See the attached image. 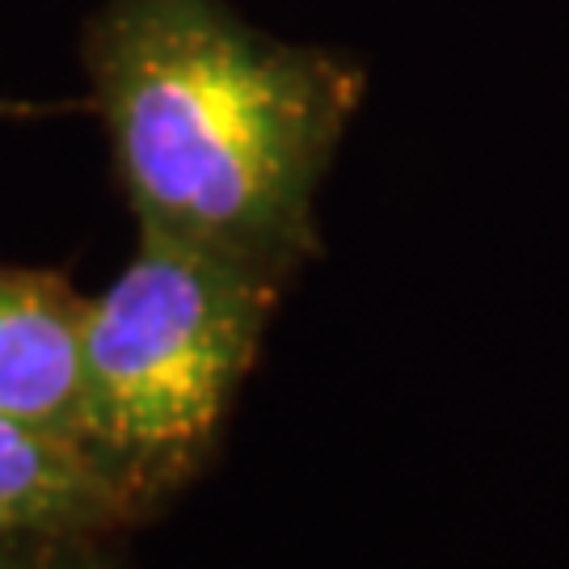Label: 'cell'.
I'll return each instance as SVG.
<instances>
[{
    "instance_id": "1",
    "label": "cell",
    "mask_w": 569,
    "mask_h": 569,
    "mask_svg": "<svg viewBox=\"0 0 569 569\" xmlns=\"http://www.w3.org/2000/svg\"><path fill=\"white\" fill-rule=\"evenodd\" d=\"M114 182L140 228L291 279L363 68L270 39L224 0H110L84 30Z\"/></svg>"
},
{
    "instance_id": "2",
    "label": "cell",
    "mask_w": 569,
    "mask_h": 569,
    "mask_svg": "<svg viewBox=\"0 0 569 569\" xmlns=\"http://www.w3.org/2000/svg\"><path fill=\"white\" fill-rule=\"evenodd\" d=\"M283 287L262 266L140 228L131 262L89 296L81 448L140 515L216 451Z\"/></svg>"
},
{
    "instance_id": "3",
    "label": "cell",
    "mask_w": 569,
    "mask_h": 569,
    "mask_svg": "<svg viewBox=\"0 0 569 569\" xmlns=\"http://www.w3.org/2000/svg\"><path fill=\"white\" fill-rule=\"evenodd\" d=\"M81 296L56 270L0 262V413L81 443Z\"/></svg>"
},
{
    "instance_id": "4",
    "label": "cell",
    "mask_w": 569,
    "mask_h": 569,
    "mask_svg": "<svg viewBox=\"0 0 569 569\" xmlns=\"http://www.w3.org/2000/svg\"><path fill=\"white\" fill-rule=\"evenodd\" d=\"M136 519L81 443L0 413V536H110Z\"/></svg>"
},
{
    "instance_id": "5",
    "label": "cell",
    "mask_w": 569,
    "mask_h": 569,
    "mask_svg": "<svg viewBox=\"0 0 569 569\" xmlns=\"http://www.w3.org/2000/svg\"><path fill=\"white\" fill-rule=\"evenodd\" d=\"M106 536H0V569H114Z\"/></svg>"
},
{
    "instance_id": "6",
    "label": "cell",
    "mask_w": 569,
    "mask_h": 569,
    "mask_svg": "<svg viewBox=\"0 0 569 569\" xmlns=\"http://www.w3.org/2000/svg\"><path fill=\"white\" fill-rule=\"evenodd\" d=\"M0 110H4V106H0Z\"/></svg>"
}]
</instances>
